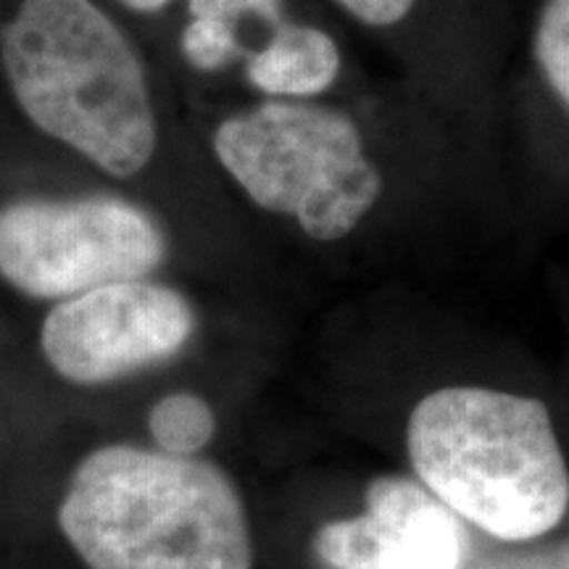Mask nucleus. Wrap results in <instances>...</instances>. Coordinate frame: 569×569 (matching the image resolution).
<instances>
[{"mask_svg":"<svg viewBox=\"0 0 569 569\" xmlns=\"http://www.w3.org/2000/svg\"><path fill=\"white\" fill-rule=\"evenodd\" d=\"M119 3L138 13H151V11L163 9V6H169L172 0H119Z\"/></svg>","mask_w":569,"mask_h":569,"instance_id":"obj_14","label":"nucleus"},{"mask_svg":"<svg viewBox=\"0 0 569 569\" xmlns=\"http://www.w3.org/2000/svg\"><path fill=\"white\" fill-rule=\"evenodd\" d=\"M59 525L90 569H251L246 507L219 467L109 446L69 482Z\"/></svg>","mask_w":569,"mask_h":569,"instance_id":"obj_2","label":"nucleus"},{"mask_svg":"<svg viewBox=\"0 0 569 569\" xmlns=\"http://www.w3.org/2000/svg\"><path fill=\"white\" fill-rule=\"evenodd\" d=\"M184 59L201 71H217L240 53L238 30L213 19H193L182 32Z\"/></svg>","mask_w":569,"mask_h":569,"instance_id":"obj_11","label":"nucleus"},{"mask_svg":"<svg viewBox=\"0 0 569 569\" xmlns=\"http://www.w3.org/2000/svg\"><path fill=\"white\" fill-rule=\"evenodd\" d=\"M532 48L546 82L569 111V0H546Z\"/></svg>","mask_w":569,"mask_h":569,"instance_id":"obj_10","label":"nucleus"},{"mask_svg":"<svg viewBox=\"0 0 569 569\" xmlns=\"http://www.w3.org/2000/svg\"><path fill=\"white\" fill-rule=\"evenodd\" d=\"M353 19L369 27H393L415 9L417 0H336Z\"/></svg>","mask_w":569,"mask_h":569,"instance_id":"obj_13","label":"nucleus"},{"mask_svg":"<svg viewBox=\"0 0 569 569\" xmlns=\"http://www.w3.org/2000/svg\"><path fill=\"white\" fill-rule=\"evenodd\" d=\"M148 430L163 453L193 457L213 440L217 417L203 398L193 393H174L161 398L151 409Z\"/></svg>","mask_w":569,"mask_h":569,"instance_id":"obj_9","label":"nucleus"},{"mask_svg":"<svg viewBox=\"0 0 569 569\" xmlns=\"http://www.w3.org/2000/svg\"><path fill=\"white\" fill-rule=\"evenodd\" d=\"M213 153L264 211L293 217L332 243L365 222L382 174L348 113L303 101H267L219 124Z\"/></svg>","mask_w":569,"mask_h":569,"instance_id":"obj_4","label":"nucleus"},{"mask_svg":"<svg viewBox=\"0 0 569 569\" xmlns=\"http://www.w3.org/2000/svg\"><path fill=\"white\" fill-rule=\"evenodd\" d=\"M159 227L119 198L24 201L0 211V274L34 298H71L151 274Z\"/></svg>","mask_w":569,"mask_h":569,"instance_id":"obj_5","label":"nucleus"},{"mask_svg":"<svg viewBox=\"0 0 569 569\" xmlns=\"http://www.w3.org/2000/svg\"><path fill=\"white\" fill-rule=\"evenodd\" d=\"M0 61L30 122L98 169L132 177L156 151L146 67L92 0H21Z\"/></svg>","mask_w":569,"mask_h":569,"instance_id":"obj_3","label":"nucleus"},{"mask_svg":"<svg viewBox=\"0 0 569 569\" xmlns=\"http://www.w3.org/2000/svg\"><path fill=\"white\" fill-rule=\"evenodd\" d=\"M248 82L274 98H311L340 77V48L311 24H277L261 51L248 59Z\"/></svg>","mask_w":569,"mask_h":569,"instance_id":"obj_8","label":"nucleus"},{"mask_svg":"<svg viewBox=\"0 0 569 569\" xmlns=\"http://www.w3.org/2000/svg\"><path fill=\"white\" fill-rule=\"evenodd\" d=\"M190 332L193 311L180 293L124 280L56 306L42 325V353L61 377L96 386L177 353Z\"/></svg>","mask_w":569,"mask_h":569,"instance_id":"obj_6","label":"nucleus"},{"mask_svg":"<svg viewBox=\"0 0 569 569\" xmlns=\"http://www.w3.org/2000/svg\"><path fill=\"white\" fill-rule=\"evenodd\" d=\"M467 538L459 517L419 480L382 475L361 517L319 528L317 557L332 569H459Z\"/></svg>","mask_w":569,"mask_h":569,"instance_id":"obj_7","label":"nucleus"},{"mask_svg":"<svg viewBox=\"0 0 569 569\" xmlns=\"http://www.w3.org/2000/svg\"><path fill=\"white\" fill-rule=\"evenodd\" d=\"M407 451L417 480L490 538L536 540L569 509V465L540 398L438 388L411 411Z\"/></svg>","mask_w":569,"mask_h":569,"instance_id":"obj_1","label":"nucleus"},{"mask_svg":"<svg viewBox=\"0 0 569 569\" xmlns=\"http://www.w3.org/2000/svg\"><path fill=\"white\" fill-rule=\"evenodd\" d=\"M190 17L213 19L238 30L240 21L248 17L264 21V24H282L280 0H190Z\"/></svg>","mask_w":569,"mask_h":569,"instance_id":"obj_12","label":"nucleus"}]
</instances>
